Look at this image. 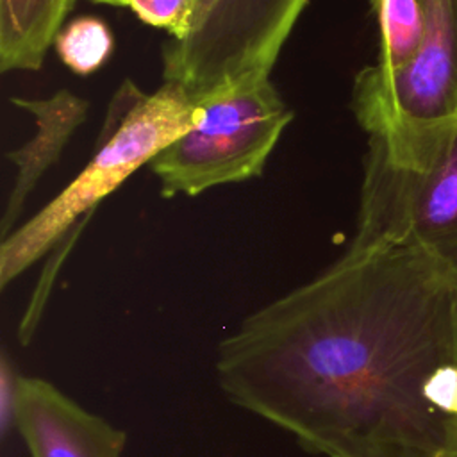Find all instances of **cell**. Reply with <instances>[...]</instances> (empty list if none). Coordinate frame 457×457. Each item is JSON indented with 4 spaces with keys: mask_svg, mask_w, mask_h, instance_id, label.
<instances>
[{
    "mask_svg": "<svg viewBox=\"0 0 457 457\" xmlns=\"http://www.w3.org/2000/svg\"><path fill=\"white\" fill-rule=\"evenodd\" d=\"M196 116L198 104L180 84L162 82L154 93H145L125 79L109 102L96 148L84 170L2 239L0 286L5 287L62 243L82 216L187 132Z\"/></svg>",
    "mask_w": 457,
    "mask_h": 457,
    "instance_id": "2",
    "label": "cell"
},
{
    "mask_svg": "<svg viewBox=\"0 0 457 457\" xmlns=\"http://www.w3.org/2000/svg\"><path fill=\"white\" fill-rule=\"evenodd\" d=\"M391 457H423V455H391ZM437 457H457V452H455V453H445V455H437Z\"/></svg>",
    "mask_w": 457,
    "mask_h": 457,
    "instance_id": "16",
    "label": "cell"
},
{
    "mask_svg": "<svg viewBox=\"0 0 457 457\" xmlns=\"http://www.w3.org/2000/svg\"><path fill=\"white\" fill-rule=\"evenodd\" d=\"M225 396L327 457L457 452L425 398L457 362V273L400 243H357L218 345Z\"/></svg>",
    "mask_w": 457,
    "mask_h": 457,
    "instance_id": "1",
    "label": "cell"
},
{
    "mask_svg": "<svg viewBox=\"0 0 457 457\" xmlns=\"http://www.w3.org/2000/svg\"><path fill=\"white\" fill-rule=\"evenodd\" d=\"M62 64L77 75L100 70L114 50V37L107 23L96 16H79L64 23L54 39Z\"/></svg>",
    "mask_w": 457,
    "mask_h": 457,
    "instance_id": "11",
    "label": "cell"
},
{
    "mask_svg": "<svg viewBox=\"0 0 457 457\" xmlns=\"http://www.w3.org/2000/svg\"><path fill=\"white\" fill-rule=\"evenodd\" d=\"M309 0H196L189 32L162 46V79L202 104L270 75Z\"/></svg>",
    "mask_w": 457,
    "mask_h": 457,
    "instance_id": "5",
    "label": "cell"
},
{
    "mask_svg": "<svg viewBox=\"0 0 457 457\" xmlns=\"http://www.w3.org/2000/svg\"><path fill=\"white\" fill-rule=\"evenodd\" d=\"M378 21L380 52L373 64L380 73H393L418 54L425 30V0H371Z\"/></svg>",
    "mask_w": 457,
    "mask_h": 457,
    "instance_id": "10",
    "label": "cell"
},
{
    "mask_svg": "<svg viewBox=\"0 0 457 457\" xmlns=\"http://www.w3.org/2000/svg\"><path fill=\"white\" fill-rule=\"evenodd\" d=\"M96 4H107V5H116V7H125V0H91Z\"/></svg>",
    "mask_w": 457,
    "mask_h": 457,
    "instance_id": "15",
    "label": "cell"
},
{
    "mask_svg": "<svg viewBox=\"0 0 457 457\" xmlns=\"http://www.w3.org/2000/svg\"><path fill=\"white\" fill-rule=\"evenodd\" d=\"M11 104L34 116L36 134L18 150H11L5 155L14 164L16 175L2 214V239L14 230V223L29 195L41 177L59 161L64 146L84 123L89 111V102L68 89H59L48 98L14 96Z\"/></svg>",
    "mask_w": 457,
    "mask_h": 457,
    "instance_id": "8",
    "label": "cell"
},
{
    "mask_svg": "<svg viewBox=\"0 0 457 457\" xmlns=\"http://www.w3.org/2000/svg\"><path fill=\"white\" fill-rule=\"evenodd\" d=\"M352 241L412 245L457 273V120L416 166L395 164L368 143Z\"/></svg>",
    "mask_w": 457,
    "mask_h": 457,
    "instance_id": "6",
    "label": "cell"
},
{
    "mask_svg": "<svg viewBox=\"0 0 457 457\" xmlns=\"http://www.w3.org/2000/svg\"><path fill=\"white\" fill-rule=\"evenodd\" d=\"M18 382L20 377L12 371L7 355H2L0 364V423L2 432L5 434L14 423V411H16V400H18Z\"/></svg>",
    "mask_w": 457,
    "mask_h": 457,
    "instance_id": "14",
    "label": "cell"
},
{
    "mask_svg": "<svg viewBox=\"0 0 457 457\" xmlns=\"http://www.w3.org/2000/svg\"><path fill=\"white\" fill-rule=\"evenodd\" d=\"M291 120L293 111L270 75L198 104L195 125L148 162L161 182V196H196L259 177Z\"/></svg>",
    "mask_w": 457,
    "mask_h": 457,
    "instance_id": "4",
    "label": "cell"
},
{
    "mask_svg": "<svg viewBox=\"0 0 457 457\" xmlns=\"http://www.w3.org/2000/svg\"><path fill=\"white\" fill-rule=\"evenodd\" d=\"M427 30L414 59L393 73L362 68L352 109L389 161L420 164L457 120V0H425Z\"/></svg>",
    "mask_w": 457,
    "mask_h": 457,
    "instance_id": "3",
    "label": "cell"
},
{
    "mask_svg": "<svg viewBox=\"0 0 457 457\" xmlns=\"http://www.w3.org/2000/svg\"><path fill=\"white\" fill-rule=\"evenodd\" d=\"M14 425L32 457H121L127 434L45 378L20 377Z\"/></svg>",
    "mask_w": 457,
    "mask_h": 457,
    "instance_id": "7",
    "label": "cell"
},
{
    "mask_svg": "<svg viewBox=\"0 0 457 457\" xmlns=\"http://www.w3.org/2000/svg\"><path fill=\"white\" fill-rule=\"evenodd\" d=\"M425 398L441 414L457 420V362L441 366L428 378Z\"/></svg>",
    "mask_w": 457,
    "mask_h": 457,
    "instance_id": "13",
    "label": "cell"
},
{
    "mask_svg": "<svg viewBox=\"0 0 457 457\" xmlns=\"http://www.w3.org/2000/svg\"><path fill=\"white\" fill-rule=\"evenodd\" d=\"M143 23L168 30L171 39H182L191 27L196 0H125Z\"/></svg>",
    "mask_w": 457,
    "mask_h": 457,
    "instance_id": "12",
    "label": "cell"
},
{
    "mask_svg": "<svg viewBox=\"0 0 457 457\" xmlns=\"http://www.w3.org/2000/svg\"><path fill=\"white\" fill-rule=\"evenodd\" d=\"M75 0H0V70L36 71Z\"/></svg>",
    "mask_w": 457,
    "mask_h": 457,
    "instance_id": "9",
    "label": "cell"
}]
</instances>
